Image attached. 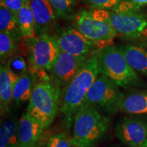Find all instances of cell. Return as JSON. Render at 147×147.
<instances>
[{
	"label": "cell",
	"mask_w": 147,
	"mask_h": 147,
	"mask_svg": "<svg viewBox=\"0 0 147 147\" xmlns=\"http://www.w3.org/2000/svg\"><path fill=\"white\" fill-rule=\"evenodd\" d=\"M100 49H95L69 83L61 89L59 111L69 124L75 114L83 105L87 94L99 75Z\"/></svg>",
	"instance_id": "6da1fadb"
},
{
	"label": "cell",
	"mask_w": 147,
	"mask_h": 147,
	"mask_svg": "<svg viewBox=\"0 0 147 147\" xmlns=\"http://www.w3.org/2000/svg\"><path fill=\"white\" fill-rule=\"evenodd\" d=\"M110 119L93 106L83 104L74 117L71 142L75 147H93L106 136Z\"/></svg>",
	"instance_id": "7a4b0ae2"
},
{
	"label": "cell",
	"mask_w": 147,
	"mask_h": 147,
	"mask_svg": "<svg viewBox=\"0 0 147 147\" xmlns=\"http://www.w3.org/2000/svg\"><path fill=\"white\" fill-rule=\"evenodd\" d=\"M98 71L100 74L107 77L121 89L144 85L138 74L129 64L120 49L114 45L100 49Z\"/></svg>",
	"instance_id": "3957f363"
},
{
	"label": "cell",
	"mask_w": 147,
	"mask_h": 147,
	"mask_svg": "<svg viewBox=\"0 0 147 147\" xmlns=\"http://www.w3.org/2000/svg\"><path fill=\"white\" fill-rule=\"evenodd\" d=\"M110 14L117 35L129 40L147 37V14L131 0H121Z\"/></svg>",
	"instance_id": "277c9868"
},
{
	"label": "cell",
	"mask_w": 147,
	"mask_h": 147,
	"mask_svg": "<svg viewBox=\"0 0 147 147\" xmlns=\"http://www.w3.org/2000/svg\"><path fill=\"white\" fill-rule=\"evenodd\" d=\"M61 89L51 79L37 80L29 99L27 111L47 129L56 118L59 110Z\"/></svg>",
	"instance_id": "5b68a950"
},
{
	"label": "cell",
	"mask_w": 147,
	"mask_h": 147,
	"mask_svg": "<svg viewBox=\"0 0 147 147\" xmlns=\"http://www.w3.org/2000/svg\"><path fill=\"white\" fill-rule=\"evenodd\" d=\"M74 19L76 29L98 49L111 45L117 36L108 10L82 9L75 14Z\"/></svg>",
	"instance_id": "8992f818"
},
{
	"label": "cell",
	"mask_w": 147,
	"mask_h": 147,
	"mask_svg": "<svg viewBox=\"0 0 147 147\" xmlns=\"http://www.w3.org/2000/svg\"><path fill=\"white\" fill-rule=\"evenodd\" d=\"M123 95L120 87L99 74L88 91L83 104L93 106L103 113L113 115L119 111Z\"/></svg>",
	"instance_id": "52a82bcc"
},
{
	"label": "cell",
	"mask_w": 147,
	"mask_h": 147,
	"mask_svg": "<svg viewBox=\"0 0 147 147\" xmlns=\"http://www.w3.org/2000/svg\"><path fill=\"white\" fill-rule=\"evenodd\" d=\"M26 42L29 70L50 72L60 51L53 36L42 34Z\"/></svg>",
	"instance_id": "ba28073f"
},
{
	"label": "cell",
	"mask_w": 147,
	"mask_h": 147,
	"mask_svg": "<svg viewBox=\"0 0 147 147\" xmlns=\"http://www.w3.org/2000/svg\"><path fill=\"white\" fill-rule=\"evenodd\" d=\"M116 137L129 147H140L147 140V119L139 116L125 117L115 127Z\"/></svg>",
	"instance_id": "9c48e42d"
},
{
	"label": "cell",
	"mask_w": 147,
	"mask_h": 147,
	"mask_svg": "<svg viewBox=\"0 0 147 147\" xmlns=\"http://www.w3.org/2000/svg\"><path fill=\"white\" fill-rule=\"evenodd\" d=\"M88 57L75 56L60 51L49 73L52 82L63 89L76 74Z\"/></svg>",
	"instance_id": "30bf717a"
},
{
	"label": "cell",
	"mask_w": 147,
	"mask_h": 147,
	"mask_svg": "<svg viewBox=\"0 0 147 147\" xmlns=\"http://www.w3.org/2000/svg\"><path fill=\"white\" fill-rule=\"evenodd\" d=\"M53 37L61 51L75 56L88 57L96 47L76 29H65Z\"/></svg>",
	"instance_id": "8fae6325"
},
{
	"label": "cell",
	"mask_w": 147,
	"mask_h": 147,
	"mask_svg": "<svg viewBox=\"0 0 147 147\" xmlns=\"http://www.w3.org/2000/svg\"><path fill=\"white\" fill-rule=\"evenodd\" d=\"M30 6L34 16L36 36L50 34L58 17L50 3L48 0H30Z\"/></svg>",
	"instance_id": "7c38bea8"
},
{
	"label": "cell",
	"mask_w": 147,
	"mask_h": 147,
	"mask_svg": "<svg viewBox=\"0 0 147 147\" xmlns=\"http://www.w3.org/2000/svg\"><path fill=\"white\" fill-rule=\"evenodd\" d=\"M45 129L34 117L27 112L24 113L18 121V146H32L40 142Z\"/></svg>",
	"instance_id": "4fadbf2b"
},
{
	"label": "cell",
	"mask_w": 147,
	"mask_h": 147,
	"mask_svg": "<svg viewBox=\"0 0 147 147\" xmlns=\"http://www.w3.org/2000/svg\"><path fill=\"white\" fill-rule=\"evenodd\" d=\"M8 69L5 64L0 67V110L1 115L10 114L13 105V93L14 86L18 80Z\"/></svg>",
	"instance_id": "5bb4252c"
},
{
	"label": "cell",
	"mask_w": 147,
	"mask_h": 147,
	"mask_svg": "<svg viewBox=\"0 0 147 147\" xmlns=\"http://www.w3.org/2000/svg\"><path fill=\"white\" fill-rule=\"evenodd\" d=\"M119 111L129 115H147V90H134L123 93Z\"/></svg>",
	"instance_id": "9a60e30c"
},
{
	"label": "cell",
	"mask_w": 147,
	"mask_h": 147,
	"mask_svg": "<svg viewBox=\"0 0 147 147\" xmlns=\"http://www.w3.org/2000/svg\"><path fill=\"white\" fill-rule=\"evenodd\" d=\"M118 48L132 68L147 78V49L134 45H120Z\"/></svg>",
	"instance_id": "2e32d148"
},
{
	"label": "cell",
	"mask_w": 147,
	"mask_h": 147,
	"mask_svg": "<svg viewBox=\"0 0 147 147\" xmlns=\"http://www.w3.org/2000/svg\"><path fill=\"white\" fill-rule=\"evenodd\" d=\"M36 82V74L29 69L25 74L19 77L14 86L13 104L20 106L29 101Z\"/></svg>",
	"instance_id": "e0dca14e"
},
{
	"label": "cell",
	"mask_w": 147,
	"mask_h": 147,
	"mask_svg": "<svg viewBox=\"0 0 147 147\" xmlns=\"http://www.w3.org/2000/svg\"><path fill=\"white\" fill-rule=\"evenodd\" d=\"M18 121L13 116H9L1 121L0 129V147L18 146Z\"/></svg>",
	"instance_id": "ac0fdd59"
},
{
	"label": "cell",
	"mask_w": 147,
	"mask_h": 147,
	"mask_svg": "<svg viewBox=\"0 0 147 147\" xmlns=\"http://www.w3.org/2000/svg\"><path fill=\"white\" fill-rule=\"evenodd\" d=\"M18 22L20 29L25 40L36 37L35 31V21L30 0H26L18 14Z\"/></svg>",
	"instance_id": "d6986e66"
},
{
	"label": "cell",
	"mask_w": 147,
	"mask_h": 147,
	"mask_svg": "<svg viewBox=\"0 0 147 147\" xmlns=\"http://www.w3.org/2000/svg\"><path fill=\"white\" fill-rule=\"evenodd\" d=\"M0 32L6 33L18 42L23 38L18 18L8 9L0 6Z\"/></svg>",
	"instance_id": "ffe728a7"
},
{
	"label": "cell",
	"mask_w": 147,
	"mask_h": 147,
	"mask_svg": "<svg viewBox=\"0 0 147 147\" xmlns=\"http://www.w3.org/2000/svg\"><path fill=\"white\" fill-rule=\"evenodd\" d=\"M17 42L4 32H0V59L1 64L5 63L10 57L19 55Z\"/></svg>",
	"instance_id": "44dd1931"
},
{
	"label": "cell",
	"mask_w": 147,
	"mask_h": 147,
	"mask_svg": "<svg viewBox=\"0 0 147 147\" xmlns=\"http://www.w3.org/2000/svg\"><path fill=\"white\" fill-rule=\"evenodd\" d=\"M59 18H70L75 16L76 0H48Z\"/></svg>",
	"instance_id": "7402d4cb"
},
{
	"label": "cell",
	"mask_w": 147,
	"mask_h": 147,
	"mask_svg": "<svg viewBox=\"0 0 147 147\" xmlns=\"http://www.w3.org/2000/svg\"><path fill=\"white\" fill-rule=\"evenodd\" d=\"M3 64L17 78L22 76L28 71V64L21 55H14Z\"/></svg>",
	"instance_id": "603a6c76"
},
{
	"label": "cell",
	"mask_w": 147,
	"mask_h": 147,
	"mask_svg": "<svg viewBox=\"0 0 147 147\" xmlns=\"http://www.w3.org/2000/svg\"><path fill=\"white\" fill-rule=\"evenodd\" d=\"M46 147H75L71 137L65 132L53 134L48 140Z\"/></svg>",
	"instance_id": "cb8c5ba5"
},
{
	"label": "cell",
	"mask_w": 147,
	"mask_h": 147,
	"mask_svg": "<svg viewBox=\"0 0 147 147\" xmlns=\"http://www.w3.org/2000/svg\"><path fill=\"white\" fill-rule=\"evenodd\" d=\"M87 6L92 9L112 10L121 0H82Z\"/></svg>",
	"instance_id": "d4e9b609"
},
{
	"label": "cell",
	"mask_w": 147,
	"mask_h": 147,
	"mask_svg": "<svg viewBox=\"0 0 147 147\" xmlns=\"http://www.w3.org/2000/svg\"><path fill=\"white\" fill-rule=\"evenodd\" d=\"M26 0H2L0 1V6H3L8 9L18 18L19 12Z\"/></svg>",
	"instance_id": "484cf974"
},
{
	"label": "cell",
	"mask_w": 147,
	"mask_h": 147,
	"mask_svg": "<svg viewBox=\"0 0 147 147\" xmlns=\"http://www.w3.org/2000/svg\"><path fill=\"white\" fill-rule=\"evenodd\" d=\"M131 1L141 7L147 6V0H131Z\"/></svg>",
	"instance_id": "4316f807"
},
{
	"label": "cell",
	"mask_w": 147,
	"mask_h": 147,
	"mask_svg": "<svg viewBox=\"0 0 147 147\" xmlns=\"http://www.w3.org/2000/svg\"><path fill=\"white\" fill-rule=\"evenodd\" d=\"M42 144V141L41 140V141H40V142H39L38 143H37L36 144H35V145H34V146H29V147H41Z\"/></svg>",
	"instance_id": "83f0119b"
},
{
	"label": "cell",
	"mask_w": 147,
	"mask_h": 147,
	"mask_svg": "<svg viewBox=\"0 0 147 147\" xmlns=\"http://www.w3.org/2000/svg\"><path fill=\"white\" fill-rule=\"evenodd\" d=\"M140 147H147V140L142 145H141Z\"/></svg>",
	"instance_id": "f1b7e54d"
},
{
	"label": "cell",
	"mask_w": 147,
	"mask_h": 147,
	"mask_svg": "<svg viewBox=\"0 0 147 147\" xmlns=\"http://www.w3.org/2000/svg\"><path fill=\"white\" fill-rule=\"evenodd\" d=\"M2 1V0H0V1Z\"/></svg>",
	"instance_id": "f546056e"
}]
</instances>
